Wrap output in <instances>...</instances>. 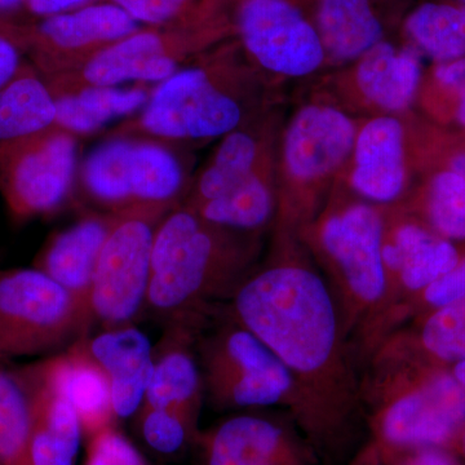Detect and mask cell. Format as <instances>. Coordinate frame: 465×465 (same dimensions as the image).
<instances>
[{
    "instance_id": "obj_1",
    "label": "cell",
    "mask_w": 465,
    "mask_h": 465,
    "mask_svg": "<svg viewBox=\"0 0 465 465\" xmlns=\"http://www.w3.org/2000/svg\"><path fill=\"white\" fill-rule=\"evenodd\" d=\"M229 309L289 371L290 418L320 460L344 457L365 420L360 366L329 286L295 232L275 228L268 260Z\"/></svg>"
},
{
    "instance_id": "obj_2",
    "label": "cell",
    "mask_w": 465,
    "mask_h": 465,
    "mask_svg": "<svg viewBox=\"0 0 465 465\" xmlns=\"http://www.w3.org/2000/svg\"><path fill=\"white\" fill-rule=\"evenodd\" d=\"M269 82L240 43L222 45L161 82L140 115L116 136L145 134L163 142L224 137L272 109Z\"/></svg>"
},
{
    "instance_id": "obj_3",
    "label": "cell",
    "mask_w": 465,
    "mask_h": 465,
    "mask_svg": "<svg viewBox=\"0 0 465 465\" xmlns=\"http://www.w3.org/2000/svg\"><path fill=\"white\" fill-rule=\"evenodd\" d=\"M258 237L211 224L185 204L168 211L155 231L146 304L173 323L207 316L255 271Z\"/></svg>"
},
{
    "instance_id": "obj_4",
    "label": "cell",
    "mask_w": 465,
    "mask_h": 465,
    "mask_svg": "<svg viewBox=\"0 0 465 465\" xmlns=\"http://www.w3.org/2000/svg\"><path fill=\"white\" fill-rule=\"evenodd\" d=\"M293 232L326 281L353 344L384 298L382 206L357 197L336 180L316 215Z\"/></svg>"
},
{
    "instance_id": "obj_5",
    "label": "cell",
    "mask_w": 465,
    "mask_h": 465,
    "mask_svg": "<svg viewBox=\"0 0 465 465\" xmlns=\"http://www.w3.org/2000/svg\"><path fill=\"white\" fill-rule=\"evenodd\" d=\"M361 396L379 463L405 450H450L465 427V390L443 367L370 358Z\"/></svg>"
},
{
    "instance_id": "obj_6",
    "label": "cell",
    "mask_w": 465,
    "mask_h": 465,
    "mask_svg": "<svg viewBox=\"0 0 465 465\" xmlns=\"http://www.w3.org/2000/svg\"><path fill=\"white\" fill-rule=\"evenodd\" d=\"M360 121L329 92L291 115L277 146L275 228L295 232L316 215L347 166Z\"/></svg>"
},
{
    "instance_id": "obj_7",
    "label": "cell",
    "mask_w": 465,
    "mask_h": 465,
    "mask_svg": "<svg viewBox=\"0 0 465 465\" xmlns=\"http://www.w3.org/2000/svg\"><path fill=\"white\" fill-rule=\"evenodd\" d=\"M217 309L195 336L204 396L216 409L281 406L292 411L293 384L286 367L234 316Z\"/></svg>"
},
{
    "instance_id": "obj_8",
    "label": "cell",
    "mask_w": 465,
    "mask_h": 465,
    "mask_svg": "<svg viewBox=\"0 0 465 465\" xmlns=\"http://www.w3.org/2000/svg\"><path fill=\"white\" fill-rule=\"evenodd\" d=\"M92 322L90 309L38 269L0 272V363L65 351Z\"/></svg>"
},
{
    "instance_id": "obj_9",
    "label": "cell",
    "mask_w": 465,
    "mask_h": 465,
    "mask_svg": "<svg viewBox=\"0 0 465 465\" xmlns=\"http://www.w3.org/2000/svg\"><path fill=\"white\" fill-rule=\"evenodd\" d=\"M170 210L134 207L112 213L91 289L92 318L104 329L128 326L146 304L155 231Z\"/></svg>"
},
{
    "instance_id": "obj_10",
    "label": "cell",
    "mask_w": 465,
    "mask_h": 465,
    "mask_svg": "<svg viewBox=\"0 0 465 465\" xmlns=\"http://www.w3.org/2000/svg\"><path fill=\"white\" fill-rule=\"evenodd\" d=\"M82 180L94 201L119 213L134 207L173 208L185 176L166 146L115 137L85 158Z\"/></svg>"
},
{
    "instance_id": "obj_11",
    "label": "cell",
    "mask_w": 465,
    "mask_h": 465,
    "mask_svg": "<svg viewBox=\"0 0 465 465\" xmlns=\"http://www.w3.org/2000/svg\"><path fill=\"white\" fill-rule=\"evenodd\" d=\"M232 23L244 56L269 81L327 69L322 39L302 0H241Z\"/></svg>"
},
{
    "instance_id": "obj_12",
    "label": "cell",
    "mask_w": 465,
    "mask_h": 465,
    "mask_svg": "<svg viewBox=\"0 0 465 465\" xmlns=\"http://www.w3.org/2000/svg\"><path fill=\"white\" fill-rule=\"evenodd\" d=\"M232 33L222 30L153 29L113 43L74 72L45 78L52 94L127 82L166 81L189 58L198 57Z\"/></svg>"
},
{
    "instance_id": "obj_13",
    "label": "cell",
    "mask_w": 465,
    "mask_h": 465,
    "mask_svg": "<svg viewBox=\"0 0 465 465\" xmlns=\"http://www.w3.org/2000/svg\"><path fill=\"white\" fill-rule=\"evenodd\" d=\"M420 177L415 112L361 119L339 182L370 203L390 206L405 200Z\"/></svg>"
},
{
    "instance_id": "obj_14",
    "label": "cell",
    "mask_w": 465,
    "mask_h": 465,
    "mask_svg": "<svg viewBox=\"0 0 465 465\" xmlns=\"http://www.w3.org/2000/svg\"><path fill=\"white\" fill-rule=\"evenodd\" d=\"M75 134L52 127L0 143V193L9 213L26 222L54 213L72 191Z\"/></svg>"
},
{
    "instance_id": "obj_15",
    "label": "cell",
    "mask_w": 465,
    "mask_h": 465,
    "mask_svg": "<svg viewBox=\"0 0 465 465\" xmlns=\"http://www.w3.org/2000/svg\"><path fill=\"white\" fill-rule=\"evenodd\" d=\"M280 113L273 108L222 137L185 206L229 204L277 189Z\"/></svg>"
},
{
    "instance_id": "obj_16",
    "label": "cell",
    "mask_w": 465,
    "mask_h": 465,
    "mask_svg": "<svg viewBox=\"0 0 465 465\" xmlns=\"http://www.w3.org/2000/svg\"><path fill=\"white\" fill-rule=\"evenodd\" d=\"M424 70L423 56L397 35L339 67L327 92L361 119L409 114L414 112Z\"/></svg>"
},
{
    "instance_id": "obj_17",
    "label": "cell",
    "mask_w": 465,
    "mask_h": 465,
    "mask_svg": "<svg viewBox=\"0 0 465 465\" xmlns=\"http://www.w3.org/2000/svg\"><path fill=\"white\" fill-rule=\"evenodd\" d=\"M382 211L385 293L381 308L358 336L401 302L448 273L463 255L455 242L440 237L402 204L382 206Z\"/></svg>"
},
{
    "instance_id": "obj_18",
    "label": "cell",
    "mask_w": 465,
    "mask_h": 465,
    "mask_svg": "<svg viewBox=\"0 0 465 465\" xmlns=\"http://www.w3.org/2000/svg\"><path fill=\"white\" fill-rule=\"evenodd\" d=\"M25 54L43 78L65 74L139 32V23L114 3H101L20 25Z\"/></svg>"
},
{
    "instance_id": "obj_19",
    "label": "cell",
    "mask_w": 465,
    "mask_h": 465,
    "mask_svg": "<svg viewBox=\"0 0 465 465\" xmlns=\"http://www.w3.org/2000/svg\"><path fill=\"white\" fill-rule=\"evenodd\" d=\"M203 465H318L320 458L290 421L235 415L201 437Z\"/></svg>"
},
{
    "instance_id": "obj_20",
    "label": "cell",
    "mask_w": 465,
    "mask_h": 465,
    "mask_svg": "<svg viewBox=\"0 0 465 465\" xmlns=\"http://www.w3.org/2000/svg\"><path fill=\"white\" fill-rule=\"evenodd\" d=\"M419 0H314L313 20L327 69L342 67L370 48L399 35Z\"/></svg>"
},
{
    "instance_id": "obj_21",
    "label": "cell",
    "mask_w": 465,
    "mask_h": 465,
    "mask_svg": "<svg viewBox=\"0 0 465 465\" xmlns=\"http://www.w3.org/2000/svg\"><path fill=\"white\" fill-rule=\"evenodd\" d=\"M84 344L108 379L115 418L133 415L143 405L154 367L148 336L128 324L84 336Z\"/></svg>"
},
{
    "instance_id": "obj_22",
    "label": "cell",
    "mask_w": 465,
    "mask_h": 465,
    "mask_svg": "<svg viewBox=\"0 0 465 465\" xmlns=\"http://www.w3.org/2000/svg\"><path fill=\"white\" fill-rule=\"evenodd\" d=\"M32 367L72 405L88 437L113 425L115 415L108 379L88 353L84 338Z\"/></svg>"
},
{
    "instance_id": "obj_23",
    "label": "cell",
    "mask_w": 465,
    "mask_h": 465,
    "mask_svg": "<svg viewBox=\"0 0 465 465\" xmlns=\"http://www.w3.org/2000/svg\"><path fill=\"white\" fill-rule=\"evenodd\" d=\"M200 326L173 323L154 353V367L142 406L171 409L197 423L204 397L203 378L195 356Z\"/></svg>"
},
{
    "instance_id": "obj_24",
    "label": "cell",
    "mask_w": 465,
    "mask_h": 465,
    "mask_svg": "<svg viewBox=\"0 0 465 465\" xmlns=\"http://www.w3.org/2000/svg\"><path fill=\"white\" fill-rule=\"evenodd\" d=\"M113 219V213L84 217L52 237L35 260V269L47 274L90 311L94 272Z\"/></svg>"
},
{
    "instance_id": "obj_25",
    "label": "cell",
    "mask_w": 465,
    "mask_h": 465,
    "mask_svg": "<svg viewBox=\"0 0 465 465\" xmlns=\"http://www.w3.org/2000/svg\"><path fill=\"white\" fill-rule=\"evenodd\" d=\"M414 321L409 329L401 327L388 335L369 360H403L443 369L465 360V300Z\"/></svg>"
},
{
    "instance_id": "obj_26",
    "label": "cell",
    "mask_w": 465,
    "mask_h": 465,
    "mask_svg": "<svg viewBox=\"0 0 465 465\" xmlns=\"http://www.w3.org/2000/svg\"><path fill=\"white\" fill-rule=\"evenodd\" d=\"M32 410L30 457L33 465H74L81 445V421L72 405L50 387L32 366L18 370Z\"/></svg>"
},
{
    "instance_id": "obj_27",
    "label": "cell",
    "mask_w": 465,
    "mask_h": 465,
    "mask_svg": "<svg viewBox=\"0 0 465 465\" xmlns=\"http://www.w3.org/2000/svg\"><path fill=\"white\" fill-rule=\"evenodd\" d=\"M400 38L430 64L465 58V5L423 0L407 15Z\"/></svg>"
},
{
    "instance_id": "obj_28",
    "label": "cell",
    "mask_w": 465,
    "mask_h": 465,
    "mask_svg": "<svg viewBox=\"0 0 465 465\" xmlns=\"http://www.w3.org/2000/svg\"><path fill=\"white\" fill-rule=\"evenodd\" d=\"M56 101L32 64L23 63L0 88V143L42 133L56 121Z\"/></svg>"
},
{
    "instance_id": "obj_29",
    "label": "cell",
    "mask_w": 465,
    "mask_h": 465,
    "mask_svg": "<svg viewBox=\"0 0 465 465\" xmlns=\"http://www.w3.org/2000/svg\"><path fill=\"white\" fill-rule=\"evenodd\" d=\"M54 127L72 134H92L103 125L134 114L148 103L150 94L137 87H87L54 94Z\"/></svg>"
},
{
    "instance_id": "obj_30",
    "label": "cell",
    "mask_w": 465,
    "mask_h": 465,
    "mask_svg": "<svg viewBox=\"0 0 465 465\" xmlns=\"http://www.w3.org/2000/svg\"><path fill=\"white\" fill-rule=\"evenodd\" d=\"M440 237L465 242V179L450 170L430 171L400 202Z\"/></svg>"
},
{
    "instance_id": "obj_31",
    "label": "cell",
    "mask_w": 465,
    "mask_h": 465,
    "mask_svg": "<svg viewBox=\"0 0 465 465\" xmlns=\"http://www.w3.org/2000/svg\"><path fill=\"white\" fill-rule=\"evenodd\" d=\"M137 23L157 29L225 30L234 32V24L223 12L222 0H110Z\"/></svg>"
},
{
    "instance_id": "obj_32",
    "label": "cell",
    "mask_w": 465,
    "mask_h": 465,
    "mask_svg": "<svg viewBox=\"0 0 465 465\" xmlns=\"http://www.w3.org/2000/svg\"><path fill=\"white\" fill-rule=\"evenodd\" d=\"M415 109L432 124L465 131V58L425 67Z\"/></svg>"
},
{
    "instance_id": "obj_33",
    "label": "cell",
    "mask_w": 465,
    "mask_h": 465,
    "mask_svg": "<svg viewBox=\"0 0 465 465\" xmlns=\"http://www.w3.org/2000/svg\"><path fill=\"white\" fill-rule=\"evenodd\" d=\"M32 410L18 370L0 363V465H33Z\"/></svg>"
},
{
    "instance_id": "obj_34",
    "label": "cell",
    "mask_w": 465,
    "mask_h": 465,
    "mask_svg": "<svg viewBox=\"0 0 465 465\" xmlns=\"http://www.w3.org/2000/svg\"><path fill=\"white\" fill-rule=\"evenodd\" d=\"M419 143L423 176L443 168L465 179V131L439 127L419 116Z\"/></svg>"
},
{
    "instance_id": "obj_35",
    "label": "cell",
    "mask_w": 465,
    "mask_h": 465,
    "mask_svg": "<svg viewBox=\"0 0 465 465\" xmlns=\"http://www.w3.org/2000/svg\"><path fill=\"white\" fill-rule=\"evenodd\" d=\"M143 440L161 454H174L197 434V423L171 409L140 407Z\"/></svg>"
},
{
    "instance_id": "obj_36",
    "label": "cell",
    "mask_w": 465,
    "mask_h": 465,
    "mask_svg": "<svg viewBox=\"0 0 465 465\" xmlns=\"http://www.w3.org/2000/svg\"><path fill=\"white\" fill-rule=\"evenodd\" d=\"M88 439L85 465H146L143 455L113 425Z\"/></svg>"
},
{
    "instance_id": "obj_37",
    "label": "cell",
    "mask_w": 465,
    "mask_h": 465,
    "mask_svg": "<svg viewBox=\"0 0 465 465\" xmlns=\"http://www.w3.org/2000/svg\"><path fill=\"white\" fill-rule=\"evenodd\" d=\"M25 54L20 25L0 17V88L23 65Z\"/></svg>"
},
{
    "instance_id": "obj_38",
    "label": "cell",
    "mask_w": 465,
    "mask_h": 465,
    "mask_svg": "<svg viewBox=\"0 0 465 465\" xmlns=\"http://www.w3.org/2000/svg\"><path fill=\"white\" fill-rule=\"evenodd\" d=\"M381 465H458L455 454L449 449L419 448L396 452Z\"/></svg>"
},
{
    "instance_id": "obj_39",
    "label": "cell",
    "mask_w": 465,
    "mask_h": 465,
    "mask_svg": "<svg viewBox=\"0 0 465 465\" xmlns=\"http://www.w3.org/2000/svg\"><path fill=\"white\" fill-rule=\"evenodd\" d=\"M94 0H25L30 14L45 18L90 5Z\"/></svg>"
},
{
    "instance_id": "obj_40",
    "label": "cell",
    "mask_w": 465,
    "mask_h": 465,
    "mask_svg": "<svg viewBox=\"0 0 465 465\" xmlns=\"http://www.w3.org/2000/svg\"><path fill=\"white\" fill-rule=\"evenodd\" d=\"M351 465H381L379 463L378 455L374 451L371 446H363L361 451L358 452L357 457L353 459Z\"/></svg>"
},
{
    "instance_id": "obj_41",
    "label": "cell",
    "mask_w": 465,
    "mask_h": 465,
    "mask_svg": "<svg viewBox=\"0 0 465 465\" xmlns=\"http://www.w3.org/2000/svg\"><path fill=\"white\" fill-rule=\"evenodd\" d=\"M449 370L451 375L454 376L455 381L465 390V360L459 361L455 365L450 367Z\"/></svg>"
},
{
    "instance_id": "obj_42",
    "label": "cell",
    "mask_w": 465,
    "mask_h": 465,
    "mask_svg": "<svg viewBox=\"0 0 465 465\" xmlns=\"http://www.w3.org/2000/svg\"><path fill=\"white\" fill-rule=\"evenodd\" d=\"M23 5H25V0H0V17L2 15L16 11Z\"/></svg>"
},
{
    "instance_id": "obj_43",
    "label": "cell",
    "mask_w": 465,
    "mask_h": 465,
    "mask_svg": "<svg viewBox=\"0 0 465 465\" xmlns=\"http://www.w3.org/2000/svg\"><path fill=\"white\" fill-rule=\"evenodd\" d=\"M450 450H451L454 454L460 455L461 458L465 459V427L459 432L457 439L454 440Z\"/></svg>"
},
{
    "instance_id": "obj_44",
    "label": "cell",
    "mask_w": 465,
    "mask_h": 465,
    "mask_svg": "<svg viewBox=\"0 0 465 465\" xmlns=\"http://www.w3.org/2000/svg\"><path fill=\"white\" fill-rule=\"evenodd\" d=\"M455 2L461 3V5H465V0H455Z\"/></svg>"
}]
</instances>
